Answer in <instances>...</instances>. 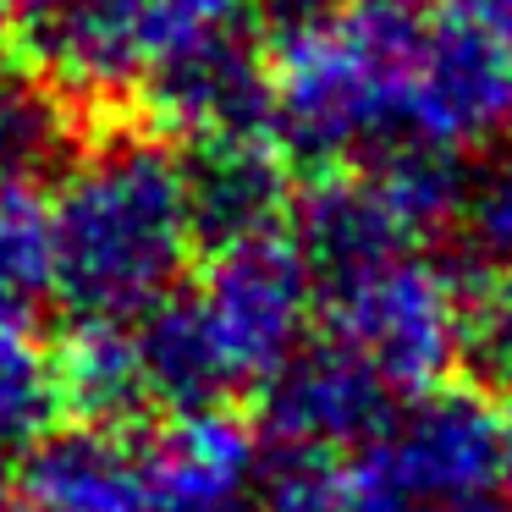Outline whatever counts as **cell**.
Returning <instances> with one entry per match:
<instances>
[{"mask_svg": "<svg viewBox=\"0 0 512 512\" xmlns=\"http://www.w3.org/2000/svg\"><path fill=\"white\" fill-rule=\"evenodd\" d=\"M424 45L430 17L413 0H309L276 12L265 50L270 138L309 166L419 144Z\"/></svg>", "mask_w": 512, "mask_h": 512, "instance_id": "6da1fadb", "label": "cell"}, {"mask_svg": "<svg viewBox=\"0 0 512 512\" xmlns=\"http://www.w3.org/2000/svg\"><path fill=\"white\" fill-rule=\"evenodd\" d=\"M45 204L56 292L72 314L133 320L177 292L199 248L188 160L155 133H111L67 155Z\"/></svg>", "mask_w": 512, "mask_h": 512, "instance_id": "7a4b0ae2", "label": "cell"}, {"mask_svg": "<svg viewBox=\"0 0 512 512\" xmlns=\"http://www.w3.org/2000/svg\"><path fill=\"white\" fill-rule=\"evenodd\" d=\"M468 281L424 248H397L320 281L325 336L342 342L391 397L452 380L468 353Z\"/></svg>", "mask_w": 512, "mask_h": 512, "instance_id": "3957f363", "label": "cell"}, {"mask_svg": "<svg viewBox=\"0 0 512 512\" xmlns=\"http://www.w3.org/2000/svg\"><path fill=\"white\" fill-rule=\"evenodd\" d=\"M463 149L386 144L353 171H331L298 199V248L314 281L342 276L397 248H424L452 215H463Z\"/></svg>", "mask_w": 512, "mask_h": 512, "instance_id": "277c9868", "label": "cell"}, {"mask_svg": "<svg viewBox=\"0 0 512 512\" xmlns=\"http://www.w3.org/2000/svg\"><path fill=\"white\" fill-rule=\"evenodd\" d=\"M204 336L215 347L226 386H265L320 320V281L298 237L270 226L232 243H215L204 276L188 292Z\"/></svg>", "mask_w": 512, "mask_h": 512, "instance_id": "5b68a950", "label": "cell"}, {"mask_svg": "<svg viewBox=\"0 0 512 512\" xmlns=\"http://www.w3.org/2000/svg\"><path fill=\"white\" fill-rule=\"evenodd\" d=\"M259 0H45L34 6V61L72 100L138 94L160 56L243 28Z\"/></svg>", "mask_w": 512, "mask_h": 512, "instance_id": "8992f818", "label": "cell"}, {"mask_svg": "<svg viewBox=\"0 0 512 512\" xmlns=\"http://www.w3.org/2000/svg\"><path fill=\"white\" fill-rule=\"evenodd\" d=\"M342 457L391 490L457 501V507H496L501 490L496 408L479 391L446 386V380L408 397V408H391L380 430Z\"/></svg>", "mask_w": 512, "mask_h": 512, "instance_id": "52a82bcc", "label": "cell"}, {"mask_svg": "<svg viewBox=\"0 0 512 512\" xmlns=\"http://www.w3.org/2000/svg\"><path fill=\"white\" fill-rule=\"evenodd\" d=\"M265 413H259V441L298 457H342L364 435L380 430L391 413V391L364 369L342 342L320 336L303 342L276 375L265 380Z\"/></svg>", "mask_w": 512, "mask_h": 512, "instance_id": "ba28073f", "label": "cell"}, {"mask_svg": "<svg viewBox=\"0 0 512 512\" xmlns=\"http://www.w3.org/2000/svg\"><path fill=\"white\" fill-rule=\"evenodd\" d=\"M144 463L155 512H254L265 441L226 402H199L171 408V419L144 435Z\"/></svg>", "mask_w": 512, "mask_h": 512, "instance_id": "9c48e42d", "label": "cell"}, {"mask_svg": "<svg viewBox=\"0 0 512 512\" xmlns=\"http://www.w3.org/2000/svg\"><path fill=\"white\" fill-rule=\"evenodd\" d=\"M149 116L160 133L204 144L226 133H254L270 127V83H265V56L243 39V28L193 39V45L160 56L138 83Z\"/></svg>", "mask_w": 512, "mask_h": 512, "instance_id": "30bf717a", "label": "cell"}, {"mask_svg": "<svg viewBox=\"0 0 512 512\" xmlns=\"http://www.w3.org/2000/svg\"><path fill=\"white\" fill-rule=\"evenodd\" d=\"M512 127V56L468 12L430 17L419 144L479 149Z\"/></svg>", "mask_w": 512, "mask_h": 512, "instance_id": "8fae6325", "label": "cell"}, {"mask_svg": "<svg viewBox=\"0 0 512 512\" xmlns=\"http://www.w3.org/2000/svg\"><path fill=\"white\" fill-rule=\"evenodd\" d=\"M17 507L28 512H155L149 507L144 435L127 424H89L50 430L28 446Z\"/></svg>", "mask_w": 512, "mask_h": 512, "instance_id": "7c38bea8", "label": "cell"}, {"mask_svg": "<svg viewBox=\"0 0 512 512\" xmlns=\"http://www.w3.org/2000/svg\"><path fill=\"white\" fill-rule=\"evenodd\" d=\"M188 199L199 243L204 237L232 243V237L248 232H270V226H281V215L292 204L287 149L270 138V127L204 138L199 155L188 160Z\"/></svg>", "mask_w": 512, "mask_h": 512, "instance_id": "4fadbf2b", "label": "cell"}, {"mask_svg": "<svg viewBox=\"0 0 512 512\" xmlns=\"http://www.w3.org/2000/svg\"><path fill=\"white\" fill-rule=\"evenodd\" d=\"M133 320H138L133 347H138L149 402H160V408H199V402H221L232 391L221 364H215V347L204 336L199 314H193L188 292H166V298L149 303Z\"/></svg>", "mask_w": 512, "mask_h": 512, "instance_id": "5bb4252c", "label": "cell"}, {"mask_svg": "<svg viewBox=\"0 0 512 512\" xmlns=\"http://www.w3.org/2000/svg\"><path fill=\"white\" fill-rule=\"evenodd\" d=\"M56 364H61L67 408L83 413L89 424H127L149 402L127 320L78 314V331L67 336V347H56Z\"/></svg>", "mask_w": 512, "mask_h": 512, "instance_id": "9a60e30c", "label": "cell"}, {"mask_svg": "<svg viewBox=\"0 0 512 512\" xmlns=\"http://www.w3.org/2000/svg\"><path fill=\"white\" fill-rule=\"evenodd\" d=\"M78 149L72 94L45 72L0 67V182H39Z\"/></svg>", "mask_w": 512, "mask_h": 512, "instance_id": "2e32d148", "label": "cell"}, {"mask_svg": "<svg viewBox=\"0 0 512 512\" xmlns=\"http://www.w3.org/2000/svg\"><path fill=\"white\" fill-rule=\"evenodd\" d=\"M67 413L56 347L28 320H0V452H28Z\"/></svg>", "mask_w": 512, "mask_h": 512, "instance_id": "e0dca14e", "label": "cell"}, {"mask_svg": "<svg viewBox=\"0 0 512 512\" xmlns=\"http://www.w3.org/2000/svg\"><path fill=\"white\" fill-rule=\"evenodd\" d=\"M39 182H0V320H34L56 292V237Z\"/></svg>", "mask_w": 512, "mask_h": 512, "instance_id": "ac0fdd59", "label": "cell"}, {"mask_svg": "<svg viewBox=\"0 0 512 512\" xmlns=\"http://www.w3.org/2000/svg\"><path fill=\"white\" fill-rule=\"evenodd\" d=\"M463 221L474 232V248L490 265L512 270V155L479 171L463 193Z\"/></svg>", "mask_w": 512, "mask_h": 512, "instance_id": "d6986e66", "label": "cell"}, {"mask_svg": "<svg viewBox=\"0 0 512 512\" xmlns=\"http://www.w3.org/2000/svg\"><path fill=\"white\" fill-rule=\"evenodd\" d=\"M468 347L490 369L512 375V270H501L490 287L468 292Z\"/></svg>", "mask_w": 512, "mask_h": 512, "instance_id": "ffe728a7", "label": "cell"}, {"mask_svg": "<svg viewBox=\"0 0 512 512\" xmlns=\"http://www.w3.org/2000/svg\"><path fill=\"white\" fill-rule=\"evenodd\" d=\"M336 512H496V507H457V501L408 496V490L380 485V479L358 474L353 463L336 457Z\"/></svg>", "mask_w": 512, "mask_h": 512, "instance_id": "44dd1931", "label": "cell"}, {"mask_svg": "<svg viewBox=\"0 0 512 512\" xmlns=\"http://www.w3.org/2000/svg\"><path fill=\"white\" fill-rule=\"evenodd\" d=\"M457 12H468L512 56V0H457Z\"/></svg>", "mask_w": 512, "mask_h": 512, "instance_id": "7402d4cb", "label": "cell"}, {"mask_svg": "<svg viewBox=\"0 0 512 512\" xmlns=\"http://www.w3.org/2000/svg\"><path fill=\"white\" fill-rule=\"evenodd\" d=\"M496 435H501V485H512V391L496 408Z\"/></svg>", "mask_w": 512, "mask_h": 512, "instance_id": "603a6c76", "label": "cell"}, {"mask_svg": "<svg viewBox=\"0 0 512 512\" xmlns=\"http://www.w3.org/2000/svg\"><path fill=\"white\" fill-rule=\"evenodd\" d=\"M0 512H17V479L6 468V452H0Z\"/></svg>", "mask_w": 512, "mask_h": 512, "instance_id": "cb8c5ba5", "label": "cell"}, {"mask_svg": "<svg viewBox=\"0 0 512 512\" xmlns=\"http://www.w3.org/2000/svg\"><path fill=\"white\" fill-rule=\"evenodd\" d=\"M12 45V0H0V50Z\"/></svg>", "mask_w": 512, "mask_h": 512, "instance_id": "d4e9b609", "label": "cell"}, {"mask_svg": "<svg viewBox=\"0 0 512 512\" xmlns=\"http://www.w3.org/2000/svg\"><path fill=\"white\" fill-rule=\"evenodd\" d=\"M12 6H45V0H12Z\"/></svg>", "mask_w": 512, "mask_h": 512, "instance_id": "484cf974", "label": "cell"}]
</instances>
